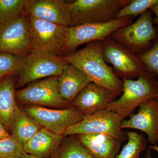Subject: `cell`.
Returning a JSON list of instances; mask_svg holds the SVG:
<instances>
[{
    "mask_svg": "<svg viewBox=\"0 0 158 158\" xmlns=\"http://www.w3.org/2000/svg\"><path fill=\"white\" fill-rule=\"evenodd\" d=\"M24 13L64 27L71 24L68 3L63 0H26Z\"/></svg>",
    "mask_w": 158,
    "mask_h": 158,
    "instance_id": "13",
    "label": "cell"
},
{
    "mask_svg": "<svg viewBox=\"0 0 158 158\" xmlns=\"http://www.w3.org/2000/svg\"><path fill=\"white\" fill-rule=\"evenodd\" d=\"M24 57L9 53H0V80L19 73Z\"/></svg>",
    "mask_w": 158,
    "mask_h": 158,
    "instance_id": "23",
    "label": "cell"
},
{
    "mask_svg": "<svg viewBox=\"0 0 158 158\" xmlns=\"http://www.w3.org/2000/svg\"><path fill=\"white\" fill-rule=\"evenodd\" d=\"M31 51L28 24L24 12L0 24V53L25 57Z\"/></svg>",
    "mask_w": 158,
    "mask_h": 158,
    "instance_id": "12",
    "label": "cell"
},
{
    "mask_svg": "<svg viewBox=\"0 0 158 158\" xmlns=\"http://www.w3.org/2000/svg\"><path fill=\"white\" fill-rule=\"evenodd\" d=\"M90 82L84 72L69 63L58 77L57 88L61 97L71 104Z\"/></svg>",
    "mask_w": 158,
    "mask_h": 158,
    "instance_id": "16",
    "label": "cell"
},
{
    "mask_svg": "<svg viewBox=\"0 0 158 158\" xmlns=\"http://www.w3.org/2000/svg\"><path fill=\"white\" fill-rule=\"evenodd\" d=\"M156 99L158 100V96L156 98Z\"/></svg>",
    "mask_w": 158,
    "mask_h": 158,
    "instance_id": "33",
    "label": "cell"
},
{
    "mask_svg": "<svg viewBox=\"0 0 158 158\" xmlns=\"http://www.w3.org/2000/svg\"><path fill=\"white\" fill-rule=\"evenodd\" d=\"M157 77L147 71L136 80L124 79L123 91L118 99L108 105L106 109L124 117L132 115L136 108L158 96Z\"/></svg>",
    "mask_w": 158,
    "mask_h": 158,
    "instance_id": "2",
    "label": "cell"
},
{
    "mask_svg": "<svg viewBox=\"0 0 158 158\" xmlns=\"http://www.w3.org/2000/svg\"><path fill=\"white\" fill-rule=\"evenodd\" d=\"M10 135L2 123L0 122V140L7 138Z\"/></svg>",
    "mask_w": 158,
    "mask_h": 158,
    "instance_id": "28",
    "label": "cell"
},
{
    "mask_svg": "<svg viewBox=\"0 0 158 158\" xmlns=\"http://www.w3.org/2000/svg\"><path fill=\"white\" fill-rule=\"evenodd\" d=\"M68 64L63 56L32 50L24 57L16 88L41 79L59 76Z\"/></svg>",
    "mask_w": 158,
    "mask_h": 158,
    "instance_id": "6",
    "label": "cell"
},
{
    "mask_svg": "<svg viewBox=\"0 0 158 158\" xmlns=\"http://www.w3.org/2000/svg\"><path fill=\"white\" fill-rule=\"evenodd\" d=\"M138 56L147 71L153 73L158 78V37L154 40L150 48Z\"/></svg>",
    "mask_w": 158,
    "mask_h": 158,
    "instance_id": "27",
    "label": "cell"
},
{
    "mask_svg": "<svg viewBox=\"0 0 158 158\" xmlns=\"http://www.w3.org/2000/svg\"><path fill=\"white\" fill-rule=\"evenodd\" d=\"M125 118L107 109L84 116L77 124L69 128L65 136L79 134H104L123 142L128 139L127 133L120 128Z\"/></svg>",
    "mask_w": 158,
    "mask_h": 158,
    "instance_id": "7",
    "label": "cell"
},
{
    "mask_svg": "<svg viewBox=\"0 0 158 158\" xmlns=\"http://www.w3.org/2000/svg\"><path fill=\"white\" fill-rule=\"evenodd\" d=\"M58 77H49L33 82L26 88L15 91L17 104L64 108L70 106L71 104L63 100L58 92Z\"/></svg>",
    "mask_w": 158,
    "mask_h": 158,
    "instance_id": "11",
    "label": "cell"
},
{
    "mask_svg": "<svg viewBox=\"0 0 158 158\" xmlns=\"http://www.w3.org/2000/svg\"><path fill=\"white\" fill-rule=\"evenodd\" d=\"M64 136L42 127L23 144L26 152L42 158H50L61 144Z\"/></svg>",
    "mask_w": 158,
    "mask_h": 158,
    "instance_id": "18",
    "label": "cell"
},
{
    "mask_svg": "<svg viewBox=\"0 0 158 158\" xmlns=\"http://www.w3.org/2000/svg\"><path fill=\"white\" fill-rule=\"evenodd\" d=\"M130 2V0H76L68 3L71 18L69 27L116 19L119 10Z\"/></svg>",
    "mask_w": 158,
    "mask_h": 158,
    "instance_id": "3",
    "label": "cell"
},
{
    "mask_svg": "<svg viewBox=\"0 0 158 158\" xmlns=\"http://www.w3.org/2000/svg\"><path fill=\"white\" fill-rule=\"evenodd\" d=\"M24 111L43 127L64 136L69 128L80 122L84 116L72 106L54 110L33 105L26 107Z\"/></svg>",
    "mask_w": 158,
    "mask_h": 158,
    "instance_id": "10",
    "label": "cell"
},
{
    "mask_svg": "<svg viewBox=\"0 0 158 158\" xmlns=\"http://www.w3.org/2000/svg\"><path fill=\"white\" fill-rule=\"evenodd\" d=\"M149 148L150 150H153L155 151L156 152L158 153V146L157 144H154V145H150Z\"/></svg>",
    "mask_w": 158,
    "mask_h": 158,
    "instance_id": "32",
    "label": "cell"
},
{
    "mask_svg": "<svg viewBox=\"0 0 158 158\" xmlns=\"http://www.w3.org/2000/svg\"><path fill=\"white\" fill-rule=\"evenodd\" d=\"M150 9L152 11V13L155 15L156 17L153 19V22L157 25L158 30V4L153 6Z\"/></svg>",
    "mask_w": 158,
    "mask_h": 158,
    "instance_id": "29",
    "label": "cell"
},
{
    "mask_svg": "<svg viewBox=\"0 0 158 158\" xmlns=\"http://www.w3.org/2000/svg\"><path fill=\"white\" fill-rule=\"evenodd\" d=\"M26 0H0V24L22 14Z\"/></svg>",
    "mask_w": 158,
    "mask_h": 158,
    "instance_id": "24",
    "label": "cell"
},
{
    "mask_svg": "<svg viewBox=\"0 0 158 158\" xmlns=\"http://www.w3.org/2000/svg\"><path fill=\"white\" fill-rule=\"evenodd\" d=\"M50 158H94L76 135L65 136Z\"/></svg>",
    "mask_w": 158,
    "mask_h": 158,
    "instance_id": "21",
    "label": "cell"
},
{
    "mask_svg": "<svg viewBox=\"0 0 158 158\" xmlns=\"http://www.w3.org/2000/svg\"><path fill=\"white\" fill-rule=\"evenodd\" d=\"M27 154L23 144L11 135L0 140V158H20Z\"/></svg>",
    "mask_w": 158,
    "mask_h": 158,
    "instance_id": "25",
    "label": "cell"
},
{
    "mask_svg": "<svg viewBox=\"0 0 158 158\" xmlns=\"http://www.w3.org/2000/svg\"><path fill=\"white\" fill-rule=\"evenodd\" d=\"M138 112L124 119L120 125L121 129H134L147 135L148 140L154 145L158 143V100H149L139 106Z\"/></svg>",
    "mask_w": 158,
    "mask_h": 158,
    "instance_id": "14",
    "label": "cell"
},
{
    "mask_svg": "<svg viewBox=\"0 0 158 158\" xmlns=\"http://www.w3.org/2000/svg\"><path fill=\"white\" fill-rule=\"evenodd\" d=\"M126 133L127 143L115 158H141V153L147 148V140L143 134L131 131Z\"/></svg>",
    "mask_w": 158,
    "mask_h": 158,
    "instance_id": "22",
    "label": "cell"
},
{
    "mask_svg": "<svg viewBox=\"0 0 158 158\" xmlns=\"http://www.w3.org/2000/svg\"><path fill=\"white\" fill-rule=\"evenodd\" d=\"M133 18L129 16L107 22L67 27V41L64 53H72L78 47L84 44L102 41L114 31L132 23Z\"/></svg>",
    "mask_w": 158,
    "mask_h": 158,
    "instance_id": "9",
    "label": "cell"
},
{
    "mask_svg": "<svg viewBox=\"0 0 158 158\" xmlns=\"http://www.w3.org/2000/svg\"><path fill=\"white\" fill-rule=\"evenodd\" d=\"M94 158H115L122 141L104 134L76 135Z\"/></svg>",
    "mask_w": 158,
    "mask_h": 158,
    "instance_id": "17",
    "label": "cell"
},
{
    "mask_svg": "<svg viewBox=\"0 0 158 158\" xmlns=\"http://www.w3.org/2000/svg\"><path fill=\"white\" fill-rule=\"evenodd\" d=\"M63 57L68 63L84 72L90 82L109 89L117 96L121 95L123 81L115 74L105 61L102 41L89 43L85 48Z\"/></svg>",
    "mask_w": 158,
    "mask_h": 158,
    "instance_id": "1",
    "label": "cell"
},
{
    "mask_svg": "<svg viewBox=\"0 0 158 158\" xmlns=\"http://www.w3.org/2000/svg\"><path fill=\"white\" fill-rule=\"evenodd\" d=\"M15 75L0 80V122L6 129L10 130L12 118L18 107L16 98Z\"/></svg>",
    "mask_w": 158,
    "mask_h": 158,
    "instance_id": "19",
    "label": "cell"
},
{
    "mask_svg": "<svg viewBox=\"0 0 158 158\" xmlns=\"http://www.w3.org/2000/svg\"><path fill=\"white\" fill-rule=\"evenodd\" d=\"M150 9L140 15L135 22L113 32L111 39L135 54L142 53L152 46V41L158 37Z\"/></svg>",
    "mask_w": 158,
    "mask_h": 158,
    "instance_id": "4",
    "label": "cell"
},
{
    "mask_svg": "<svg viewBox=\"0 0 158 158\" xmlns=\"http://www.w3.org/2000/svg\"><path fill=\"white\" fill-rule=\"evenodd\" d=\"M102 43L105 61L113 65L114 73L122 80H132L147 71L138 55L131 52L110 37L102 41Z\"/></svg>",
    "mask_w": 158,
    "mask_h": 158,
    "instance_id": "8",
    "label": "cell"
},
{
    "mask_svg": "<svg viewBox=\"0 0 158 158\" xmlns=\"http://www.w3.org/2000/svg\"><path fill=\"white\" fill-rule=\"evenodd\" d=\"M20 158H42L39 157L37 156L32 155L29 154H27L25 155L24 156H23Z\"/></svg>",
    "mask_w": 158,
    "mask_h": 158,
    "instance_id": "31",
    "label": "cell"
},
{
    "mask_svg": "<svg viewBox=\"0 0 158 158\" xmlns=\"http://www.w3.org/2000/svg\"><path fill=\"white\" fill-rule=\"evenodd\" d=\"M42 127L18 107L12 118L9 131L11 136L23 144Z\"/></svg>",
    "mask_w": 158,
    "mask_h": 158,
    "instance_id": "20",
    "label": "cell"
},
{
    "mask_svg": "<svg viewBox=\"0 0 158 158\" xmlns=\"http://www.w3.org/2000/svg\"><path fill=\"white\" fill-rule=\"evenodd\" d=\"M117 96L109 89L91 82L74 99L71 105L87 116L106 109Z\"/></svg>",
    "mask_w": 158,
    "mask_h": 158,
    "instance_id": "15",
    "label": "cell"
},
{
    "mask_svg": "<svg viewBox=\"0 0 158 158\" xmlns=\"http://www.w3.org/2000/svg\"><path fill=\"white\" fill-rule=\"evenodd\" d=\"M158 4V0H132L127 6L119 10L116 19L129 17H135L143 14L155 5Z\"/></svg>",
    "mask_w": 158,
    "mask_h": 158,
    "instance_id": "26",
    "label": "cell"
},
{
    "mask_svg": "<svg viewBox=\"0 0 158 158\" xmlns=\"http://www.w3.org/2000/svg\"><path fill=\"white\" fill-rule=\"evenodd\" d=\"M26 16L32 51L61 56L67 41V27L33 16Z\"/></svg>",
    "mask_w": 158,
    "mask_h": 158,
    "instance_id": "5",
    "label": "cell"
},
{
    "mask_svg": "<svg viewBox=\"0 0 158 158\" xmlns=\"http://www.w3.org/2000/svg\"><path fill=\"white\" fill-rule=\"evenodd\" d=\"M143 158H153L152 155L151 150L149 148L147 149V152H146V153L144 154V157Z\"/></svg>",
    "mask_w": 158,
    "mask_h": 158,
    "instance_id": "30",
    "label": "cell"
}]
</instances>
